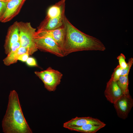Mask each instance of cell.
<instances>
[{"instance_id":"6da1fadb","label":"cell","mask_w":133,"mask_h":133,"mask_svg":"<svg viewBox=\"0 0 133 133\" xmlns=\"http://www.w3.org/2000/svg\"><path fill=\"white\" fill-rule=\"evenodd\" d=\"M63 25L65 37L63 49L64 56L74 52L86 50L104 51L106 48L99 39L81 32L73 26L66 16Z\"/></svg>"},{"instance_id":"7a4b0ae2","label":"cell","mask_w":133,"mask_h":133,"mask_svg":"<svg viewBox=\"0 0 133 133\" xmlns=\"http://www.w3.org/2000/svg\"><path fill=\"white\" fill-rule=\"evenodd\" d=\"M5 133H32L24 117L18 94L14 90L10 91L7 109L2 122Z\"/></svg>"},{"instance_id":"3957f363","label":"cell","mask_w":133,"mask_h":133,"mask_svg":"<svg viewBox=\"0 0 133 133\" xmlns=\"http://www.w3.org/2000/svg\"><path fill=\"white\" fill-rule=\"evenodd\" d=\"M65 0H61L50 6L46 16L38 27V29L51 30L58 28L63 24L65 16Z\"/></svg>"},{"instance_id":"277c9868","label":"cell","mask_w":133,"mask_h":133,"mask_svg":"<svg viewBox=\"0 0 133 133\" xmlns=\"http://www.w3.org/2000/svg\"><path fill=\"white\" fill-rule=\"evenodd\" d=\"M19 33V41L21 46L25 48L29 55H32L38 49L34 38L36 29L29 22L17 21Z\"/></svg>"},{"instance_id":"5b68a950","label":"cell","mask_w":133,"mask_h":133,"mask_svg":"<svg viewBox=\"0 0 133 133\" xmlns=\"http://www.w3.org/2000/svg\"><path fill=\"white\" fill-rule=\"evenodd\" d=\"M34 73L43 82L45 88L50 92L56 90L63 76L61 72L50 67L44 70L35 71Z\"/></svg>"},{"instance_id":"8992f818","label":"cell","mask_w":133,"mask_h":133,"mask_svg":"<svg viewBox=\"0 0 133 133\" xmlns=\"http://www.w3.org/2000/svg\"><path fill=\"white\" fill-rule=\"evenodd\" d=\"M34 40L38 49L58 57L64 56L61 49L51 37L36 31Z\"/></svg>"},{"instance_id":"52a82bcc","label":"cell","mask_w":133,"mask_h":133,"mask_svg":"<svg viewBox=\"0 0 133 133\" xmlns=\"http://www.w3.org/2000/svg\"><path fill=\"white\" fill-rule=\"evenodd\" d=\"M118 116L125 119L133 106V100L129 93L123 94L113 104Z\"/></svg>"},{"instance_id":"ba28073f","label":"cell","mask_w":133,"mask_h":133,"mask_svg":"<svg viewBox=\"0 0 133 133\" xmlns=\"http://www.w3.org/2000/svg\"><path fill=\"white\" fill-rule=\"evenodd\" d=\"M24 0H9L0 21L5 23L10 21L19 13L24 3Z\"/></svg>"},{"instance_id":"9c48e42d","label":"cell","mask_w":133,"mask_h":133,"mask_svg":"<svg viewBox=\"0 0 133 133\" xmlns=\"http://www.w3.org/2000/svg\"><path fill=\"white\" fill-rule=\"evenodd\" d=\"M104 94L107 100L113 104L123 94L117 82L113 81L111 78L107 83Z\"/></svg>"},{"instance_id":"30bf717a","label":"cell","mask_w":133,"mask_h":133,"mask_svg":"<svg viewBox=\"0 0 133 133\" xmlns=\"http://www.w3.org/2000/svg\"><path fill=\"white\" fill-rule=\"evenodd\" d=\"M36 31L52 38L61 49L63 52L65 37V29L63 24L61 26L55 29L49 30L39 29Z\"/></svg>"},{"instance_id":"8fae6325","label":"cell","mask_w":133,"mask_h":133,"mask_svg":"<svg viewBox=\"0 0 133 133\" xmlns=\"http://www.w3.org/2000/svg\"><path fill=\"white\" fill-rule=\"evenodd\" d=\"M19 41V33L17 21L11 25L8 29L4 45L5 53L10 52V47L13 43Z\"/></svg>"},{"instance_id":"7c38bea8","label":"cell","mask_w":133,"mask_h":133,"mask_svg":"<svg viewBox=\"0 0 133 133\" xmlns=\"http://www.w3.org/2000/svg\"><path fill=\"white\" fill-rule=\"evenodd\" d=\"M91 124L105 126L106 124L98 119L91 117H76L64 123L63 127L65 128L69 126H80L86 124Z\"/></svg>"},{"instance_id":"4fadbf2b","label":"cell","mask_w":133,"mask_h":133,"mask_svg":"<svg viewBox=\"0 0 133 133\" xmlns=\"http://www.w3.org/2000/svg\"><path fill=\"white\" fill-rule=\"evenodd\" d=\"M104 127L102 125L89 124L80 126L68 127L66 128L82 133H95Z\"/></svg>"},{"instance_id":"5bb4252c","label":"cell","mask_w":133,"mask_h":133,"mask_svg":"<svg viewBox=\"0 0 133 133\" xmlns=\"http://www.w3.org/2000/svg\"><path fill=\"white\" fill-rule=\"evenodd\" d=\"M28 52L27 50L25 48L21 46L17 50L11 52L3 60L4 64L9 66L17 62L19 57L21 55Z\"/></svg>"},{"instance_id":"9a60e30c","label":"cell","mask_w":133,"mask_h":133,"mask_svg":"<svg viewBox=\"0 0 133 133\" xmlns=\"http://www.w3.org/2000/svg\"><path fill=\"white\" fill-rule=\"evenodd\" d=\"M116 82L123 94L129 93L128 75L120 76Z\"/></svg>"},{"instance_id":"2e32d148","label":"cell","mask_w":133,"mask_h":133,"mask_svg":"<svg viewBox=\"0 0 133 133\" xmlns=\"http://www.w3.org/2000/svg\"><path fill=\"white\" fill-rule=\"evenodd\" d=\"M122 69V68L120 67L119 65L115 68L111 77L113 81H117L121 76Z\"/></svg>"},{"instance_id":"e0dca14e","label":"cell","mask_w":133,"mask_h":133,"mask_svg":"<svg viewBox=\"0 0 133 133\" xmlns=\"http://www.w3.org/2000/svg\"><path fill=\"white\" fill-rule=\"evenodd\" d=\"M133 63V59L131 58L129 59L126 67L122 69L121 76L128 75L129 73Z\"/></svg>"},{"instance_id":"ac0fdd59","label":"cell","mask_w":133,"mask_h":133,"mask_svg":"<svg viewBox=\"0 0 133 133\" xmlns=\"http://www.w3.org/2000/svg\"><path fill=\"white\" fill-rule=\"evenodd\" d=\"M118 60L119 66L122 68H125L127 65V63L126 62L125 59H126L125 55L123 53H121L117 58Z\"/></svg>"},{"instance_id":"d6986e66","label":"cell","mask_w":133,"mask_h":133,"mask_svg":"<svg viewBox=\"0 0 133 133\" xmlns=\"http://www.w3.org/2000/svg\"><path fill=\"white\" fill-rule=\"evenodd\" d=\"M26 64L28 66H38L36 60L34 58L29 57L26 61Z\"/></svg>"},{"instance_id":"ffe728a7","label":"cell","mask_w":133,"mask_h":133,"mask_svg":"<svg viewBox=\"0 0 133 133\" xmlns=\"http://www.w3.org/2000/svg\"><path fill=\"white\" fill-rule=\"evenodd\" d=\"M7 2L0 1V19L5 10Z\"/></svg>"},{"instance_id":"44dd1931","label":"cell","mask_w":133,"mask_h":133,"mask_svg":"<svg viewBox=\"0 0 133 133\" xmlns=\"http://www.w3.org/2000/svg\"><path fill=\"white\" fill-rule=\"evenodd\" d=\"M29 55L28 52L24 53L19 57L18 59V60L23 62H26L29 58Z\"/></svg>"},{"instance_id":"7402d4cb","label":"cell","mask_w":133,"mask_h":133,"mask_svg":"<svg viewBox=\"0 0 133 133\" xmlns=\"http://www.w3.org/2000/svg\"><path fill=\"white\" fill-rule=\"evenodd\" d=\"M9 0H0V1H3L5 2H7Z\"/></svg>"},{"instance_id":"603a6c76","label":"cell","mask_w":133,"mask_h":133,"mask_svg":"<svg viewBox=\"0 0 133 133\" xmlns=\"http://www.w3.org/2000/svg\"><path fill=\"white\" fill-rule=\"evenodd\" d=\"M26 0H24L25 1H26Z\"/></svg>"}]
</instances>
